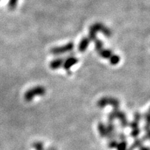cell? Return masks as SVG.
Instances as JSON below:
<instances>
[{
	"label": "cell",
	"mask_w": 150,
	"mask_h": 150,
	"mask_svg": "<svg viewBox=\"0 0 150 150\" xmlns=\"http://www.w3.org/2000/svg\"><path fill=\"white\" fill-rule=\"evenodd\" d=\"M140 134V129L139 127H138V128H136V129H131V136L132 137V138H136L137 137L139 136Z\"/></svg>",
	"instance_id": "2e32d148"
},
{
	"label": "cell",
	"mask_w": 150,
	"mask_h": 150,
	"mask_svg": "<svg viewBox=\"0 0 150 150\" xmlns=\"http://www.w3.org/2000/svg\"><path fill=\"white\" fill-rule=\"evenodd\" d=\"M90 42H91V40L89 39V38H83L81 40L79 45V51L80 52H86V50H87L88 47L89 45Z\"/></svg>",
	"instance_id": "52a82bcc"
},
{
	"label": "cell",
	"mask_w": 150,
	"mask_h": 150,
	"mask_svg": "<svg viewBox=\"0 0 150 150\" xmlns=\"http://www.w3.org/2000/svg\"><path fill=\"white\" fill-rule=\"evenodd\" d=\"M97 129H98L99 134L102 138H106L108 135L107 129H106V126L103 124L102 122H99L97 127Z\"/></svg>",
	"instance_id": "9c48e42d"
},
{
	"label": "cell",
	"mask_w": 150,
	"mask_h": 150,
	"mask_svg": "<svg viewBox=\"0 0 150 150\" xmlns=\"http://www.w3.org/2000/svg\"><path fill=\"white\" fill-rule=\"evenodd\" d=\"M144 119L145 121V125L144 126V131H146L150 129V112L148 111L145 112V115H144Z\"/></svg>",
	"instance_id": "7c38bea8"
},
{
	"label": "cell",
	"mask_w": 150,
	"mask_h": 150,
	"mask_svg": "<svg viewBox=\"0 0 150 150\" xmlns=\"http://www.w3.org/2000/svg\"><path fill=\"white\" fill-rule=\"evenodd\" d=\"M18 0H9L8 8L10 10H13L16 8L17 4H18Z\"/></svg>",
	"instance_id": "e0dca14e"
},
{
	"label": "cell",
	"mask_w": 150,
	"mask_h": 150,
	"mask_svg": "<svg viewBox=\"0 0 150 150\" xmlns=\"http://www.w3.org/2000/svg\"><path fill=\"white\" fill-rule=\"evenodd\" d=\"M95 42V50L97 52H99L103 49V47H104V43L102 40H99V39H96L95 40H94Z\"/></svg>",
	"instance_id": "9a60e30c"
},
{
	"label": "cell",
	"mask_w": 150,
	"mask_h": 150,
	"mask_svg": "<svg viewBox=\"0 0 150 150\" xmlns=\"http://www.w3.org/2000/svg\"><path fill=\"white\" fill-rule=\"evenodd\" d=\"M143 142H144V140L142 139V138H136V139L134 140V141L132 143V145H131L130 149L133 150L134 149H137V148L140 147L141 146H142Z\"/></svg>",
	"instance_id": "8fae6325"
},
{
	"label": "cell",
	"mask_w": 150,
	"mask_h": 150,
	"mask_svg": "<svg viewBox=\"0 0 150 150\" xmlns=\"http://www.w3.org/2000/svg\"><path fill=\"white\" fill-rule=\"evenodd\" d=\"M91 27L93 28L97 31V32H102L104 35H106V37H110L112 35L111 31L108 29V27H106V26H104V24L102 23H99V22H97V23H95L93 25L91 26Z\"/></svg>",
	"instance_id": "5b68a950"
},
{
	"label": "cell",
	"mask_w": 150,
	"mask_h": 150,
	"mask_svg": "<svg viewBox=\"0 0 150 150\" xmlns=\"http://www.w3.org/2000/svg\"><path fill=\"white\" fill-rule=\"evenodd\" d=\"M120 104V103L117 99L112 97H104L99 99L97 102V106L100 108H104L108 105L112 106L113 108H119Z\"/></svg>",
	"instance_id": "3957f363"
},
{
	"label": "cell",
	"mask_w": 150,
	"mask_h": 150,
	"mask_svg": "<svg viewBox=\"0 0 150 150\" xmlns=\"http://www.w3.org/2000/svg\"><path fill=\"white\" fill-rule=\"evenodd\" d=\"M33 147L35 148V150H45L44 149V146H43V144L40 142H35V143L33 144Z\"/></svg>",
	"instance_id": "d6986e66"
},
{
	"label": "cell",
	"mask_w": 150,
	"mask_h": 150,
	"mask_svg": "<svg viewBox=\"0 0 150 150\" xmlns=\"http://www.w3.org/2000/svg\"><path fill=\"white\" fill-rule=\"evenodd\" d=\"M142 139H143L144 140H150V129L145 131V136H144Z\"/></svg>",
	"instance_id": "7402d4cb"
},
{
	"label": "cell",
	"mask_w": 150,
	"mask_h": 150,
	"mask_svg": "<svg viewBox=\"0 0 150 150\" xmlns=\"http://www.w3.org/2000/svg\"><path fill=\"white\" fill-rule=\"evenodd\" d=\"M79 62V59L77 58L74 57V56H71V57L67 58L65 61L63 62V68L65 70L69 71L70 70V68L72 66H74V65H76Z\"/></svg>",
	"instance_id": "8992f818"
},
{
	"label": "cell",
	"mask_w": 150,
	"mask_h": 150,
	"mask_svg": "<svg viewBox=\"0 0 150 150\" xmlns=\"http://www.w3.org/2000/svg\"><path fill=\"white\" fill-rule=\"evenodd\" d=\"M139 123L140 122H138L133 120L132 122H131L129 123V126L131 127V129H136V128H138V127H139Z\"/></svg>",
	"instance_id": "ffe728a7"
},
{
	"label": "cell",
	"mask_w": 150,
	"mask_h": 150,
	"mask_svg": "<svg viewBox=\"0 0 150 150\" xmlns=\"http://www.w3.org/2000/svg\"><path fill=\"white\" fill-rule=\"evenodd\" d=\"M109 61L110 64L112 65H115L120 63V57L118 55L112 54V56L109 58Z\"/></svg>",
	"instance_id": "4fadbf2b"
},
{
	"label": "cell",
	"mask_w": 150,
	"mask_h": 150,
	"mask_svg": "<svg viewBox=\"0 0 150 150\" xmlns=\"http://www.w3.org/2000/svg\"><path fill=\"white\" fill-rule=\"evenodd\" d=\"M141 119H142L141 114L139 113V112H135V113H134V120L137 121V122H140V121L141 120Z\"/></svg>",
	"instance_id": "44dd1931"
},
{
	"label": "cell",
	"mask_w": 150,
	"mask_h": 150,
	"mask_svg": "<svg viewBox=\"0 0 150 150\" xmlns=\"http://www.w3.org/2000/svg\"><path fill=\"white\" fill-rule=\"evenodd\" d=\"M119 138L121 140H125V139H126V136L124 134H120L119 135Z\"/></svg>",
	"instance_id": "603a6c76"
},
{
	"label": "cell",
	"mask_w": 150,
	"mask_h": 150,
	"mask_svg": "<svg viewBox=\"0 0 150 150\" xmlns=\"http://www.w3.org/2000/svg\"><path fill=\"white\" fill-rule=\"evenodd\" d=\"M139 150H150V148L149 147H146V146H141L139 147Z\"/></svg>",
	"instance_id": "cb8c5ba5"
},
{
	"label": "cell",
	"mask_w": 150,
	"mask_h": 150,
	"mask_svg": "<svg viewBox=\"0 0 150 150\" xmlns=\"http://www.w3.org/2000/svg\"><path fill=\"white\" fill-rule=\"evenodd\" d=\"M74 47V45L73 42H68L65 45L55 47L50 50V52L54 55H59V54H64L66 52H71Z\"/></svg>",
	"instance_id": "277c9868"
},
{
	"label": "cell",
	"mask_w": 150,
	"mask_h": 150,
	"mask_svg": "<svg viewBox=\"0 0 150 150\" xmlns=\"http://www.w3.org/2000/svg\"><path fill=\"white\" fill-rule=\"evenodd\" d=\"M99 54L103 59H109V58L112 56V52L108 49H102L101 51L99 52Z\"/></svg>",
	"instance_id": "30bf717a"
},
{
	"label": "cell",
	"mask_w": 150,
	"mask_h": 150,
	"mask_svg": "<svg viewBox=\"0 0 150 150\" xmlns=\"http://www.w3.org/2000/svg\"><path fill=\"white\" fill-rule=\"evenodd\" d=\"M117 141L115 139H111L110 140L108 144V147L110 148V149H114V148H116L117 145Z\"/></svg>",
	"instance_id": "ac0fdd59"
},
{
	"label": "cell",
	"mask_w": 150,
	"mask_h": 150,
	"mask_svg": "<svg viewBox=\"0 0 150 150\" xmlns=\"http://www.w3.org/2000/svg\"><path fill=\"white\" fill-rule=\"evenodd\" d=\"M108 118L109 122H112L115 119L119 120L121 127L123 128H126L129 125V121L127 119L126 114L123 111L120 110L119 108H113L112 111L110 112L108 115Z\"/></svg>",
	"instance_id": "6da1fadb"
},
{
	"label": "cell",
	"mask_w": 150,
	"mask_h": 150,
	"mask_svg": "<svg viewBox=\"0 0 150 150\" xmlns=\"http://www.w3.org/2000/svg\"><path fill=\"white\" fill-rule=\"evenodd\" d=\"M127 142L126 140H122L120 142H118L116 149L117 150H131L127 149Z\"/></svg>",
	"instance_id": "5bb4252c"
},
{
	"label": "cell",
	"mask_w": 150,
	"mask_h": 150,
	"mask_svg": "<svg viewBox=\"0 0 150 150\" xmlns=\"http://www.w3.org/2000/svg\"><path fill=\"white\" fill-rule=\"evenodd\" d=\"M46 93V89L43 86H38L29 89L24 94V99L26 102H31L34 97L37 96H43Z\"/></svg>",
	"instance_id": "7a4b0ae2"
},
{
	"label": "cell",
	"mask_w": 150,
	"mask_h": 150,
	"mask_svg": "<svg viewBox=\"0 0 150 150\" xmlns=\"http://www.w3.org/2000/svg\"><path fill=\"white\" fill-rule=\"evenodd\" d=\"M149 112H150V108H149Z\"/></svg>",
	"instance_id": "d4e9b609"
},
{
	"label": "cell",
	"mask_w": 150,
	"mask_h": 150,
	"mask_svg": "<svg viewBox=\"0 0 150 150\" xmlns=\"http://www.w3.org/2000/svg\"><path fill=\"white\" fill-rule=\"evenodd\" d=\"M63 62H64V59L61 58L54 59L50 63V67L52 70H58L63 65Z\"/></svg>",
	"instance_id": "ba28073f"
}]
</instances>
